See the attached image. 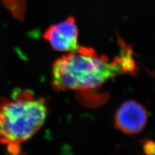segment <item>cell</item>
<instances>
[{
	"mask_svg": "<svg viewBox=\"0 0 155 155\" xmlns=\"http://www.w3.org/2000/svg\"><path fill=\"white\" fill-rule=\"evenodd\" d=\"M47 114L46 100L30 90L16 89L11 98H1L0 143L11 155H19L21 145L40 130Z\"/></svg>",
	"mask_w": 155,
	"mask_h": 155,
	"instance_id": "obj_2",
	"label": "cell"
},
{
	"mask_svg": "<svg viewBox=\"0 0 155 155\" xmlns=\"http://www.w3.org/2000/svg\"><path fill=\"white\" fill-rule=\"evenodd\" d=\"M147 112L144 107L134 100L120 106L114 116V125L127 134H136L143 130L147 122Z\"/></svg>",
	"mask_w": 155,
	"mask_h": 155,
	"instance_id": "obj_4",
	"label": "cell"
},
{
	"mask_svg": "<svg viewBox=\"0 0 155 155\" xmlns=\"http://www.w3.org/2000/svg\"><path fill=\"white\" fill-rule=\"evenodd\" d=\"M43 38L56 51L70 53L76 51L80 47L78 28L74 18L72 16L50 26L45 31Z\"/></svg>",
	"mask_w": 155,
	"mask_h": 155,
	"instance_id": "obj_3",
	"label": "cell"
},
{
	"mask_svg": "<svg viewBox=\"0 0 155 155\" xmlns=\"http://www.w3.org/2000/svg\"><path fill=\"white\" fill-rule=\"evenodd\" d=\"M120 54L110 61L91 47L80 46L56 60L52 68V86L57 91L96 89L105 81L126 73L135 74L133 51L120 42Z\"/></svg>",
	"mask_w": 155,
	"mask_h": 155,
	"instance_id": "obj_1",
	"label": "cell"
},
{
	"mask_svg": "<svg viewBox=\"0 0 155 155\" xmlns=\"http://www.w3.org/2000/svg\"><path fill=\"white\" fill-rule=\"evenodd\" d=\"M3 5L18 20H23L26 12L25 0H1Z\"/></svg>",
	"mask_w": 155,
	"mask_h": 155,
	"instance_id": "obj_5",
	"label": "cell"
}]
</instances>
